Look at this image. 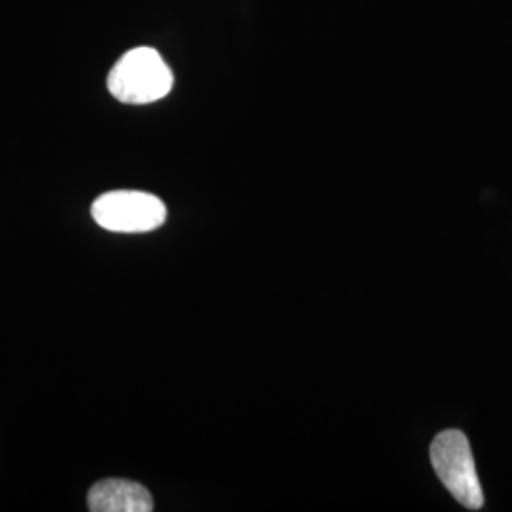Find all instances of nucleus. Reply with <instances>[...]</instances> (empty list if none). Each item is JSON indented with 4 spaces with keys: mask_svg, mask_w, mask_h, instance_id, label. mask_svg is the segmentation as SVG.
Listing matches in <instances>:
<instances>
[{
    "mask_svg": "<svg viewBox=\"0 0 512 512\" xmlns=\"http://www.w3.org/2000/svg\"><path fill=\"white\" fill-rule=\"evenodd\" d=\"M109 92L126 105H148L173 88V73L154 48H133L122 55L107 78Z\"/></svg>",
    "mask_w": 512,
    "mask_h": 512,
    "instance_id": "f257e3e1",
    "label": "nucleus"
},
{
    "mask_svg": "<svg viewBox=\"0 0 512 512\" xmlns=\"http://www.w3.org/2000/svg\"><path fill=\"white\" fill-rule=\"evenodd\" d=\"M88 507L92 512H152L154 501L143 484L107 478L90 490Z\"/></svg>",
    "mask_w": 512,
    "mask_h": 512,
    "instance_id": "20e7f679",
    "label": "nucleus"
},
{
    "mask_svg": "<svg viewBox=\"0 0 512 512\" xmlns=\"http://www.w3.org/2000/svg\"><path fill=\"white\" fill-rule=\"evenodd\" d=\"M431 463L446 490L463 507L478 511L484 505L471 444L458 429L442 431L431 444Z\"/></svg>",
    "mask_w": 512,
    "mask_h": 512,
    "instance_id": "f03ea898",
    "label": "nucleus"
},
{
    "mask_svg": "<svg viewBox=\"0 0 512 512\" xmlns=\"http://www.w3.org/2000/svg\"><path fill=\"white\" fill-rule=\"evenodd\" d=\"M92 217L101 228L120 234H143L160 228L167 219L165 203L137 190H116L99 196Z\"/></svg>",
    "mask_w": 512,
    "mask_h": 512,
    "instance_id": "7ed1b4c3",
    "label": "nucleus"
}]
</instances>
